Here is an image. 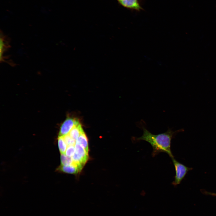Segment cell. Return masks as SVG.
Wrapping results in <instances>:
<instances>
[{
	"label": "cell",
	"instance_id": "6da1fadb",
	"mask_svg": "<svg viewBox=\"0 0 216 216\" xmlns=\"http://www.w3.org/2000/svg\"><path fill=\"white\" fill-rule=\"evenodd\" d=\"M138 125L142 129L143 133L141 136L135 137V140L137 141L144 140L149 143L152 148V155L153 157L160 152L166 153L171 158L174 157L171 150V140L175 135L182 130V129L173 131L168 128L164 133L154 134L147 130L142 120L140 122Z\"/></svg>",
	"mask_w": 216,
	"mask_h": 216
},
{
	"label": "cell",
	"instance_id": "7a4b0ae2",
	"mask_svg": "<svg viewBox=\"0 0 216 216\" xmlns=\"http://www.w3.org/2000/svg\"><path fill=\"white\" fill-rule=\"evenodd\" d=\"M175 170V175L174 180L172 184L175 186L179 184L184 178L188 172L193 169L179 162L174 157L171 158Z\"/></svg>",
	"mask_w": 216,
	"mask_h": 216
},
{
	"label": "cell",
	"instance_id": "3957f363",
	"mask_svg": "<svg viewBox=\"0 0 216 216\" xmlns=\"http://www.w3.org/2000/svg\"><path fill=\"white\" fill-rule=\"evenodd\" d=\"M79 123V120L76 118H67L60 126L58 136L63 137L69 134L72 129Z\"/></svg>",
	"mask_w": 216,
	"mask_h": 216
},
{
	"label": "cell",
	"instance_id": "277c9868",
	"mask_svg": "<svg viewBox=\"0 0 216 216\" xmlns=\"http://www.w3.org/2000/svg\"><path fill=\"white\" fill-rule=\"evenodd\" d=\"M123 7L130 9L140 11L142 9L138 0H117Z\"/></svg>",
	"mask_w": 216,
	"mask_h": 216
},
{
	"label": "cell",
	"instance_id": "5b68a950",
	"mask_svg": "<svg viewBox=\"0 0 216 216\" xmlns=\"http://www.w3.org/2000/svg\"><path fill=\"white\" fill-rule=\"evenodd\" d=\"M82 169L73 163L68 165H61L57 169L58 170L63 172L71 174H77L81 171Z\"/></svg>",
	"mask_w": 216,
	"mask_h": 216
},
{
	"label": "cell",
	"instance_id": "8992f818",
	"mask_svg": "<svg viewBox=\"0 0 216 216\" xmlns=\"http://www.w3.org/2000/svg\"><path fill=\"white\" fill-rule=\"evenodd\" d=\"M76 153L86 163L88 158V152L84 148L78 144L76 143L75 145Z\"/></svg>",
	"mask_w": 216,
	"mask_h": 216
},
{
	"label": "cell",
	"instance_id": "52a82bcc",
	"mask_svg": "<svg viewBox=\"0 0 216 216\" xmlns=\"http://www.w3.org/2000/svg\"><path fill=\"white\" fill-rule=\"evenodd\" d=\"M76 143L81 145L87 152H88L89 148L88 139L84 131H83L81 134L77 139L76 141Z\"/></svg>",
	"mask_w": 216,
	"mask_h": 216
},
{
	"label": "cell",
	"instance_id": "ba28073f",
	"mask_svg": "<svg viewBox=\"0 0 216 216\" xmlns=\"http://www.w3.org/2000/svg\"><path fill=\"white\" fill-rule=\"evenodd\" d=\"M83 131H84L81 125L79 123L72 129L69 134L72 138L76 141L79 136Z\"/></svg>",
	"mask_w": 216,
	"mask_h": 216
},
{
	"label": "cell",
	"instance_id": "9c48e42d",
	"mask_svg": "<svg viewBox=\"0 0 216 216\" xmlns=\"http://www.w3.org/2000/svg\"><path fill=\"white\" fill-rule=\"evenodd\" d=\"M58 145L59 149L61 154H65L67 148V145L64 140L63 137L58 136Z\"/></svg>",
	"mask_w": 216,
	"mask_h": 216
},
{
	"label": "cell",
	"instance_id": "30bf717a",
	"mask_svg": "<svg viewBox=\"0 0 216 216\" xmlns=\"http://www.w3.org/2000/svg\"><path fill=\"white\" fill-rule=\"evenodd\" d=\"M5 36L2 34H1L0 37V55H2L4 52L10 47V46L8 43V42L5 40Z\"/></svg>",
	"mask_w": 216,
	"mask_h": 216
},
{
	"label": "cell",
	"instance_id": "8fae6325",
	"mask_svg": "<svg viewBox=\"0 0 216 216\" xmlns=\"http://www.w3.org/2000/svg\"><path fill=\"white\" fill-rule=\"evenodd\" d=\"M60 158L61 165H68L73 163L72 158L67 156L65 154H61Z\"/></svg>",
	"mask_w": 216,
	"mask_h": 216
},
{
	"label": "cell",
	"instance_id": "7c38bea8",
	"mask_svg": "<svg viewBox=\"0 0 216 216\" xmlns=\"http://www.w3.org/2000/svg\"><path fill=\"white\" fill-rule=\"evenodd\" d=\"M63 137L66 143L68 146L75 145L76 141L72 138L69 134L65 136H63Z\"/></svg>",
	"mask_w": 216,
	"mask_h": 216
},
{
	"label": "cell",
	"instance_id": "4fadbf2b",
	"mask_svg": "<svg viewBox=\"0 0 216 216\" xmlns=\"http://www.w3.org/2000/svg\"><path fill=\"white\" fill-rule=\"evenodd\" d=\"M75 152V145L70 146L67 147L65 154L67 156L72 157L74 155Z\"/></svg>",
	"mask_w": 216,
	"mask_h": 216
},
{
	"label": "cell",
	"instance_id": "5bb4252c",
	"mask_svg": "<svg viewBox=\"0 0 216 216\" xmlns=\"http://www.w3.org/2000/svg\"><path fill=\"white\" fill-rule=\"evenodd\" d=\"M201 192L203 194L213 196H216V193L208 192L204 190H201Z\"/></svg>",
	"mask_w": 216,
	"mask_h": 216
}]
</instances>
